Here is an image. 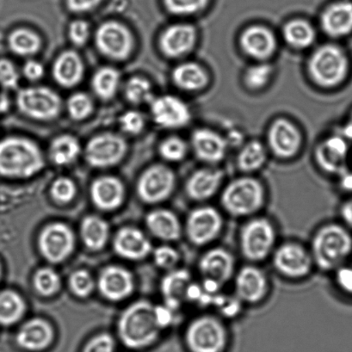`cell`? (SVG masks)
<instances>
[{"instance_id":"35","label":"cell","mask_w":352,"mask_h":352,"mask_svg":"<svg viewBox=\"0 0 352 352\" xmlns=\"http://www.w3.org/2000/svg\"><path fill=\"white\" fill-rule=\"evenodd\" d=\"M80 153V144L74 136L60 135L51 143V160L57 165L65 166L74 162Z\"/></svg>"},{"instance_id":"15","label":"cell","mask_w":352,"mask_h":352,"mask_svg":"<svg viewBox=\"0 0 352 352\" xmlns=\"http://www.w3.org/2000/svg\"><path fill=\"white\" fill-rule=\"evenodd\" d=\"M133 37L127 27L118 22H106L96 32V44L105 56L122 60L127 59L133 49Z\"/></svg>"},{"instance_id":"8","label":"cell","mask_w":352,"mask_h":352,"mask_svg":"<svg viewBox=\"0 0 352 352\" xmlns=\"http://www.w3.org/2000/svg\"><path fill=\"white\" fill-rule=\"evenodd\" d=\"M270 261L276 274L292 282L309 278L316 270L309 245L296 240L279 241Z\"/></svg>"},{"instance_id":"7","label":"cell","mask_w":352,"mask_h":352,"mask_svg":"<svg viewBox=\"0 0 352 352\" xmlns=\"http://www.w3.org/2000/svg\"><path fill=\"white\" fill-rule=\"evenodd\" d=\"M160 330L156 320L155 306L144 300L129 307L119 320V336L122 343L131 349H141L152 344L159 337Z\"/></svg>"},{"instance_id":"55","label":"cell","mask_w":352,"mask_h":352,"mask_svg":"<svg viewBox=\"0 0 352 352\" xmlns=\"http://www.w3.org/2000/svg\"><path fill=\"white\" fill-rule=\"evenodd\" d=\"M174 312L168 307L165 306H155V313L157 323H158L160 329H165V328L172 326L174 320Z\"/></svg>"},{"instance_id":"16","label":"cell","mask_w":352,"mask_h":352,"mask_svg":"<svg viewBox=\"0 0 352 352\" xmlns=\"http://www.w3.org/2000/svg\"><path fill=\"white\" fill-rule=\"evenodd\" d=\"M127 144L120 135L106 133L91 139L85 148V159L91 166L109 167L120 162Z\"/></svg>"},{"instance_id":"48","label":"cell","mask_w":352,"mask_h":352,"mask_svg":"<svg viewBox=\"0 0 352 352\" xmlns=\"http://www.w3.org/2000/svg\"><path fill=\"white\" fill-rule=\"evenodd\" d=\"M70 285L75 295L85 297L94 289V282L87 272L80 270L71 276Z\"/></svg>"},{"instance_id":"37","label":"cell","mask_w":352,"mask_h":352,"mask_svg":"<svg viewBox=\"0 0 352 352\" xmlns=\"http://www.w3.org/2000/svg\"><path fill=\"white\" fill-rule=\"evenodd\" d=\"M10 49L19 56H26L38 52L42 42L37 34L27 29L14 30L9 36Z\"/></svg>"},{"instance_id":"5","label":"cell","mask_w":352,"mask_h":352,"mask_svg":"<svg viewBox=\"0 0 352 352\" xmlns=\"http://www.w3.org/2000/svg\"><path fill=\"white\" fill-rule=\"evenodd\" d=\"M184 338L190 352H223L229 341L227 320L214 312L198 314L186 324Z\"/></svg>"},{"instance_id":"26","label":"cell","mask_w":352,"mask_h":352,"mask_svg":"<svg viewBox=\"0 0 352 352\" xmlns=\"http://www.w3.org/2000/svg\"><path fill=\"white\" fill-rule=\"evenodd\" d=\"M190 272L184 268L169 271L162 282V293L165 305L177 311L186 303V294L190 283L193 281Z\"/></svg>"},{"instance_id":"32","label":"cell","mask_w":352,"mask_h":352,"mask_svg":"<svg viewBox=\"0 0 352 352\" xmlns=\"http://www.w3.org/2000/svg\"><path fill=\"white\" fill-rule=\"evenodd\" d=\"M174 84L186 91H201L207 87L210 77L199 64L186 63L179 65L173 73Z\"/></svg>"},{"instance_id":"57","label":"cell","mask_w":352,"mask_h":352,"mask_svg":"<svg viewBox=\"0 0 352 352\" xmlns=\"http://www.w3.org/2000/svg\"><path fill=\"white\" fill-rule=\"evenodd\" d=\"M100 2L101 0H67V5L72 12H85L91 11Z\"/></svg>"},{"instance_id":"60","label":"cell","mask_w":352,"mask_h":352,"mask_svg":"<svg viewBox=\"0 0 352 352\" xmlns=\"http://www.w3.org/2000/svg\"><path fill=\"white\" fill-rule=\"evenodd\" d=\"M10 100L8 96L5 94H0V113L8 111Z\"/></svg>"},{"instance_id":"56","label":"cell","mask_w":352,"mask_h":352,"mask_svg":"<svg viewBox=\"0 0 352 352\" xmlns=\"http://www.w3.org/2000/svg\"><path fill=\"white\" fill-rule=\"evenodd\" d=\"M23 74L30 80H38L43 76L44 67L38 61L29 60L23 67Z\"/></svg>"},{"instance_id":"54","label":"cell","mask_w":352,"mask_h":352,"mask_svg":"<svg viewBox=\"0 0 352 352\" xmlns=\"http://www.w3.org/2000/svg\"><path fill=\"white\" fill-rule=\"evenodd\" d=\"M90 35V29L87 22L83 20H76L71 23L69 37L72 43L77 46H83L87 42Z\"/></svg>"},{"instance_id":"14","label":"cell","mask_w":352,"mask_h":352,"mask_svg":"<svg viewBox=\"0 0 352 352\" xmlns=\"http://www.w3.org/2000/svg\"><path fill=\"white\" fill-rule=\"evenodd\" d=\"M175 173L164 165L149 167L140 179L138 192L143 201L158 204L168 199L176 189Z\"/></svg>"},{"instance_id":"12","label":"cell","mask_w":352,"mask_h":352,"mask_svg":"<svg viewBox=\"0 0 352 352\" xmlns=\"http://www.w3.org/2000/svg\"><path fill=\"white\" fill-rule=\"evenodd\" d=\"M19 111L29 118L38 120H50L56 118L61 111L60 96L44 87L22 89L16 97Z\"/></svg>"},{"instance_id":"22","label":"cell","mask_w":352,"mask_h":352,"mask_svg":"<svg viewBox=\"0 0 352 352\" xmlns=\"http://www.w3.org/2000/svg\"><path fill=\"white\" fill-rule=\"evenodd\" d=\"M197 30L187 23L168 27L160 39V50L170 58H179L189 54L196 45Z\"/></svg>"},{"instance_id":"49","label":"cell","mask_w":352,"mask_h":352,"mask_svg":"<svg viewBox=\"0 0 352 352\" xmlns=\"http://www.w3.org/2000/svg\"><path fill=\"white\" fill-rule=\"evenodd\" d=\"M52 196L58 201L60 203H67L73 199L76 193V187L75 184L69 179L67 177H60L54 183L52 186Z\"/></svg>"},{"instance_id":"41","label":"cell","mask_w":352,"mask_h":352,"mask_svg":"<svg viewBox=\"0 0 352 352\" xmlns=\"http://www.w3.org/2000/svg\"><path fill=\"white\" fill-rule=\"evenodd\" d=\"M272 75L273 67L271 65L265 63L255 64L245 72V85L250 90H261L269 84Z\"/></svg>"},{"instance_id":"52","label":"cell","mask_w":352,"mask_h":352,"mask_svg":"<svg viewBox=\"0 0 352 352\" xmlns=\"http://www.w3.org/2000/svg\"><path fill=\"white\" fill-rule=\"evenodd\" d=\"M144 119L139 112L129 111L121 116V128L122 131L128 133V134H139L144 128Z\"/></svg>"},{"instance_id":"38","label":"cell","mask_w":352,"mask_h":352,"mask_svg":"<svg viewBox=\"0 0 352 352\" xmlns=\"http://www.w3.org/2000/svg\"><path fill=\"white\" fill-rule=\"evenodd\" d=\"M120 83V74L112 67H102L92 78V88L99 98L107 100L114 97Z\"/></svg>"},{"instance_id":"45","label":"cell","mask_w":352,"mask_h":352,"mask_svg":"<svg viewBox=\"0 0 352 352\" xmlns=\"http://www.w3.org/2000/svg\"><path fill=\"white\" fill-rule=\"evenodd\" d=\"M35 287L40 294L43 296H51L60 288V278L54 270L43 268L36 272L34 278Z\"/></svg>"},{"instance_id":"3","label":"cell","mask_w":352,"mask_h":352,"mask_svg":"<svg viewBox=\"0 0 352 352\" xmlns=\"http://www.w3.org/2000/svg\"><path fill=\"white\" fill-rule=\"evenodd\" d=\"M238 250L245 263L261 265L270 261L279 243V230L274 220L259 214L245 219L238 231Z\"/></svg>"},{"instance_id":"31","label":"cell","mask_w":352,"mask_h":352,"mask_svg":"<svg viewBox=\"0 0 352 352\" xmlns=\"http://www.w3.org/2000/svg\"><path fill=\"white\" fill-rule=\"evenodd\" d=\"M84 74V64L74 51H66L57 58L53 67L54 80L64 87H73L80 83Z\"/></svg>"},{"instance_id":"2","label":"cell","mask_w":352,"mask_h":352,"mask_svg":"<svg viewBox=\"0 0 352 352\" xmlns=\"http://www.w3.org/2000/svg\"><path fill=\"white\" fill-rule=\"evenodd\" d=\"M309 248L316 269L322 272H333L351 257V230L343 223L326 222L311 235Z\"/></svg>"},{"instance_id":"51","label":"cell","mask_w":352,"mask_h":352,"mask_svg":"<svg viewBox=\"0 0 352 352\" xmlns=\"http://www.w3.org/2000/svg\"><path fill=\"white\" fill-rule=\"evenodd\" d=\"M333 280L335 285L342 293L352 296V266L343 265L335 270Z\"/></svg>"},{"instance_id":"50","label":"cell","mask_w":352,"mask_h":352,"mask_svg":"<svg viewBox=\"0 0 352 352\" xmlns=\"http://www.w3.org/2000/svg\"><path fill=\"white\" fill-rule=\"evenodd\" d=\"M19 83V74L11 60H0V85L6 89H15Z\"/></svg>"},{"instance_id":"33","label":"cell","mask_w":352,"mask_h":352,"mask_svg":"<svg viewBox=\"0 0 352 352\" xmlns=\"http://www.w3.org/2000/svg\"><path fill=\"white\" fill-rule=\"evenodd\" d=\"M267 162V150L261 142L252 141L245 144L238 153L236 166L242 174L254 175Z\"/></svg>"},{"instance_id":"10","label":"cell","mask_w":352,"mask_h":352,"mask_svg":"<svg viewBox=\"0 0 352 352\" xmlns=\"http://www.w3.org/2000/svg\"><path fill=\"white\" fill-rule=\"evenodd\" d=\"M234 295L245 306H258L268 299L272 283L267 272L261 265L245 263L239 266L234 278Z\"/></svg>"},{"instance_id":"13","label":"cell","mask_w":352,"mask_h":352,"mask_svg":"<svg viewBox=\"0 0 352 352\" xmlns=\"http://www.w3.org/2000/svg\"><path fill=\"white\" fill-rule=\"evenodd\" d=\"M224 179L223 170L210 166L201 167L187 177L184 184V195L194 204L210 203L220 194Z\"/></svg>"},{"instance_id":"46","label":"cell","mask_w":352,"mask_h":352,"mask_svg":"<svg viewBox=\"0 0 352 352\" xmlns=\"http://www.w3.org/2000/svg\"><path fill=\"white\" fill-rule=\"evenodd\" d=\"M94 109V102L88 95L78 92L69 98L67 102L68 112L74 120H82L91 114Z\"/></svg>"},{"instance_id":"17","label":"cell","mask_w":352,"mask_h":352,"mask_svg":"<svg viewBox=\"0 0 352 352\" xmlns=\"http://www.w3.org/2000/svg\"><path fill=\"white\" fill-rule=\"evenodd\" d=\"M269 148L276 158L293 159L299 153L302 138L299 129L285 118H278L272 122L267 135Z\"/></svg>"},{"instance_id":"27","label":"cell","mask_w":352,"mask_h":352,"mask_svg":"<svg viewBox=\"0 0 352 352\" xmlns=\"http://www.w3.org/2000/svg\"><path fill=\"white\" fill-rule=\"evenodd\" d=\"M98 285L106 298L112 300L124 299L132 292V276L124 268L111 266L102 272Z\"/></svg>"},{"instance_id":"43","label":"cell","mask_w":352,"mask_h":352,"mask_svg":"<svg viewBox=\"0 0 352 352\" xmlns=\"http://www.w3.org/2000/svg\"><path fill=\"white\" fill-rule=\"evenodd\" d=\"M160 153L167 162H182L187 155L188 145L183 139L173 136L162 143L160 146Z\"/></svg>"},{"instance_id":"62","label":"cell","mask_w":352,"mask_h":352,"mask_svg":"<svg viewBox=\"0 0 352 352\" xmlns=\"http://www.w3.org/2000/svg\"><path fill=\"white\" fill-rule=\"evenodd\" d=\"M0 276H1V265H0Z\"/></svg>"},{"instance_id":"29","label":"cell","mask_w":352,"mask_h":352,"mask_svg":"<svg viewBox=\"0 0 352 352\" xmlns=\"http://www.w3.org/2000/svg\"><path fill=\"white\" fill-rule=\"evenodd\" d=\"M115 250L122 257L142 259L152 251L151 244L141 231L135 228H124L116 234L114 241Z\"/></svg>"},{"instance_id":"4","label":"cell","mask_w":352,"mask_h":352,"mask_svg":"<svg viewBox=\"0 0 352 352\" xmlns=\"http://www.w3.org/2000/svg\"><path fill=\"white\" fill-rule=\"evenodd\" d=\"M225 228L223 211L210 203L195 204L183 221L184 236L193 248L203 250L217 243Z\"/></svg>"},{"instance_id":"30","label":"cell","mask_w":352,"mask_h":352,"mask_svg":"<svg viewBox=\"0 0 352 352\" xmlns=\"http://www.w3.org/2000/svg\"><path fill=\"white\" fill-rule=\"evenodd\" d=\"M91 197L94 204L102 210H113L122 204L124 188L121 181L113 177H102L92 184Z\"/></svg>"},{"instance_id":"9","label":"cell","mask_w":352,"mask_h":352,"mask_svg":"<svg viewBox=\"0 0 352 352\" xmlns=\"http://www.w3.org/2000/svg\"><path fill=\"white\" fill-rule=\"evenodd\" d=\"M346 54L341 47L333 44L318 47L307 63V71L314 83L324 88L340 85L348 74Z\"/></svg>"},{"instance_id":"11","label":"cell","mask_w":352,"mask_h":352,"mask_svg":"<svg viewBox=\"0 0 352 352\" xmlns=\"http://www.w3.org/2000/svg\"><path fill=\"white\" fill-rule=\"evenodd\" d=\"M238 267L236 256L223 245H213L204 249L197 262L199 278L217 283L223 289L232 283Z\"/></svg>"},{"instance_id":"34","label":"cell","mask_w":352,"mask_h":352,"mask_svg":"<svg viewBox=\"0 0 352 352\" xmlns=\"http://www.w3.org/2000/svg\"><path fill=\"white\" fill-rule=\"evenodd\" d=\"M283 38L289 46L296 50H306L313 45L316 38V30L303 19H294L283 30Z\"/></svg>"},{"instance_id":"25","label":"cell","mask_w":352,"mask_h":352,"mask_svg":"<svg viewBox=\"0 0 352 352\" xmlns=\"http://www.w3.org/2000/svg\"><path fill=\"white\" fill-rule=\"evenodd\" d=\"M146 225L156 238L165 242H176L184 236L183 221L166 208L151 212L146 217Z\"/></svg>"},{"instance_id":"1","label":"cell","mask_w":352,"mask_h":352,"mask_svg":"<svg viewBox=\"0 0 352 352\" xmlns=\"http://www.w3.org/2000/svg\"><path fill=\"white\" fill-rule=\"evenodd\" d=\"M268 199V190L264 182L247 174L224 184L218 196L219 207L225 215L241 220L262 214Z\"/></svg>"},{"instance_id":"36","label":"cell","mask_w":352,"mask_h":352,"mask_svg":"<svg viewBox=\"0 0 352 352\" xmlns=\"http://www.w3.org/2000/svg\"><path fill=\"white\" fill-rule=\"evenodd\" d=\"M81 235L85 244L92 250H98L106 243L109 237V226L102 219L89 217L81 227Z\"/></svg>"},{"instance_id":"44","label":"cell","mask_w":352,"mask_h":352,"mask_svg":"<svg viewBox=\"0 0 352 352\" xmlns=\"http://www.w3.org/2000/svg\"><path fill=\"white\" fill-rule=\"evenodd\" d=\"M167 10L174 15L190 16L204 11L210 0H164Z\"/></svg>"},{"instance_id":"23","label":"cell","mask_w":352,"mask_h":352,"mask_svg":"<svg viewBox=\"0 0 352 352\" xmlns=\"http://www.w3.org/2000/svg\"><path fill=\"white\" fill-rule=\"evenodd\" d=\"M348 146L344 140L335 136L321 142L316 151L319 168L330 175L341 176L346 172Z\"/></svg>"},{"instance_id":"40","label":"cell","mask_w":352,"mask_h":352,"mask_svg":"<svg viewBox=\"0 0 352 352\" xmlns=\"http://www.w3.org/2000/svg\"><path fill=\"white\" fill-rule=\"evenodd\" d=\"M244 307V304L234 294L228 296L223 292L214 296L211 306L214 309V313L226 320L236 319L243 312Z\"/></svg>"},{"instance_id":"59","label":"cell","mask_w":352,"mask_h":352,"mask_svg":"<svg viewBox=\"0 0 352 352\" xmlns=\"http://www.w3.org/2000/svg\"><path fill=\"white\" fill-rule=\"evenodd\" d=\"M340 186L342 189L347 192H352V172H346L342 174Z\"/></svg>"},{"instance_id":"28","label":"cell","mask_w":352,"mask_h":352,"mask_svg":"<svg viewBox=\"0 0 352 352\" xmlns=\"http://www.w3.org/2000/svg\"><path fill=\"white\" fill-rule=\"evenodd\" d=\"M54 331L45 320L34 319L23 324L16 335L20 347L30 351H40L53 341Z\"/></svg>"},{"instance_id":"39","label":"cell","mask_w":352,"mask_h":352,"mask_svg":"<svg viewBox=\"0 0 352 352\" xmlns=\"http://www.w3.org/2000/svg\"><path fill=\"white\" fill-rule=\"evenodd\" d=\"M25 309V302L18 294L10 290L0 292V324L9 326L16 322Z\"/></svg>"},{"instance_id":"61","label":"cell","mask_w":352,"mask_h":352,"mask_svg":"<svg viewBox=\"0 0 352 352\" xmlns=\"http://www.w3.org/2000/svg\"><path fill=\"white\" fill-rule=\"evenodd\" d=\"M347 135H350L352 138V114L351 116V121L349 122V125L346 128Z\"/></svg>"},{"instance_id":"6","label":"cell","mask_w":352,"mask_h":352,"mask_svg":"<svg viewBox=\"0 0 352 352\" xmlns=\"http://www.w3.org/2000/svg\"><path fill=\"white\" fill-rule=\"evenodd\" d=\"M44 166L42 152L30 140L10 138L0 142V175L29 177Z\"/></svg>"},{"instance_id":"47","label":"cell","mask_w":352,"mask_h":352,"mask_svg":"<svg viewBox=\"0 0 352 352\" xmlns=\"http://www.w3.org/2000/svg\"><path fill=\"white\" fill-rule=\"evenodd\" d=\"M153 258H155V264L160 268L169 272L179 268L181 254L179 250L172 245H163L155 249Z\"/></svg>"},{"instance_id":"18","label":"cell","mask_w":352,"mask_h":352,"mask_svg":"<svg viewBox=\"0 0 352 352\" xmlns=\"http://www.w3.org/2000/svg\"><path fill=\"white\" fill-rule=\"evenodd\" d=\"M41 252L47 261H64L73 251L74 236L71 229L63 223H54L44 229L40 235Z\"/></svg>"},{"instance_id":"24","label":"cell","mask_w":352,"mask_h":352,"mask_svg":"<svg viewBox=\"0 0 352 352\" xmlns=\"http://www.w3.org/2000/svg\"><path fill=\"white\" fill-rule=\"evenodd\" d=\"M321 28L327 36L340 38L352 32V2L340 1L328 6L320 19Z\"/></svg>"},{"instance_id":"19","label":"cell","mask_w":352,"mask_h":352,"mask_svg":"<svg viewBox=\"0 0 352 352\" xmlns=\"http://www.w3.org/2000/svg\"><path fill=\"white\" fill-rule=\"evenodd\" d=\"M151 109L157 124L166 129L183 128L191 119L188 105L175 96L166 95L153 99Z\"/></svg>"},{"instance_id":"21","label":"cell","mask_w":352,"mask_h":352,"mask_svg":"<svg viewBox=\"0 0 352 352\" xmlns=\"http://www.w3.org/2000/svg\"><path fill=\"white\" fill-rule=\"evenodd\" d=\"M240 44L247 56L259 61L271 58L278 47L274 34L267 27L262 25H252L244 30Z\"/></svg>"},{"instance_id":"58","label":"cell","mask_w":352,"mask_h":352,"mask_svg":"<svg viewBox=\"0 0 352 352\" xmlns=\"http://www.w3.org/2000/svg\"><path fill=\"white\" fill-rule=\"evenodd\" d=\"M340 217L345 227L352 230V197L340 205Z\"/></svg>"},{"instance_id":"53","label":"cell","mask_w":352,"mask_h":352,"mask_svg":"<svg viewBox=\"0 0 352 352\" xmlns=\"http://www.w3.org/2000/svg\"><path fill=\"white\" fill-rule=\"evenodd\" d=\"M83 352H116V344L111 335L102 333L91 338Z\"/></svg>"},{"instance_id":"42","label":"cell","mask_w":352,"mask_h":352,"mask_svg":"<svg viewBox=\"0 0 352 352\" xmlns=\"http://www.w3.org/2000/svg\"><path fill=\"white\" fill-rule=\"evenodd\" d=\"M125 95L128 100L135 104L152 101L151 85L142 77L132 78L126 85Z\"/></svg>"},{"instance_id":"20","label":"cell","mask_w":352,"mask_h":352,"mask_svg":"<svg viewBox=\"0 0 352 352\" xmlns=\"http://www.w3.org/2000/svg\"><path fill=\"white\" fill-rule=\"evenodd\" d=\"M191 146L200 162L214 166L224 160L228 143L218 133L208 129H198L191 136Z\"/></svg>"}]
</instances>
